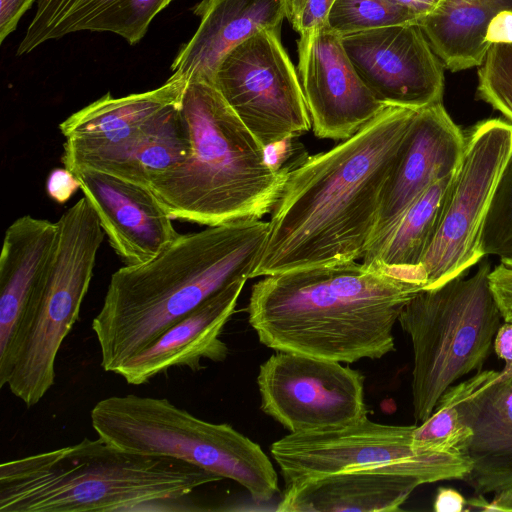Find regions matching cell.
<instances>
[{
    "label": "cell",
    "instance_id": "obj_1",
    "mask_svg": "<svg viewBox=\"0 0 512 512\" xmlns=\"http://www.w3.org/2000/svg\"><path fill=\"white\" fill-rule=\"evenodd\" d=\"M416 111L386 106L352 137L290 168L250 278L363 258Z\"/></svg>",
    "mask_w": 512,
    "mask_h": 512
},
{
    "label": "cell",
    "instance_id": "obj_2",
    "mask_svg": "<svg viewBox=\"0 0 512 512\" xmlns=\"http://www.w3.org/2000/svg\"><path fill=\"white\" fill-rule=\"evenodd\" d=\"M417 281L350 261L264 276L251 289L248 321L276 351L354 363L395 350L393 327Z\"/></svg>",
    "mask_w": 512,
    "mask_h": 512
},
{
    "label": "cell",
    "instance_id": "obj_3",
    "mask_svg": "<svg viewBox=\"0 0 512 512\" xmlns=\"http://www.w3.org/2000/svg\"><path fill=\"white\" fill-rule=\"evenodd\" d=\"M269 221L241 220L179 236L153 259L110 278L91 328L100 365L115 371L206 299L250 278L266 244Z\"/></svg>",
    "mask_w": 512,
    "mask_h": 512
},
{
    "label": "cell",
    "instance_id": "obj_4",
    "mask_svg": "<svg viewBox=\"0 0 512 512\" xmlns=\"http://www.w3.org/2000/svg\"><path fill=\"white\" fill-rule=\"evenodd\" d=\"M179 110L190 142L188 156L149 186L168 214L217 226L271 213L292 166L269 160L213 81L189 79Z\"/></svg>",
    "mask_w": 512,
    "mask_h": 512
},
{
    "label": "cell",
    "instance_id": "obj_5",
    "mask_svg": "<svg viewBox=\"0 0 512 512\" xmlns=\"http://www.w3.org/2000/svg\"><path fill=\"white\" fill-rule=\"evenodd\" d=\"M223 479L175 458L120 450L98 437L0 465L1 512L132 511L177 502Z\"/></svg>",
    "mask_w": 512,
    "mask_h": 512
},
{
    "label": "cell",
    "instance_id": "obj_6",
    "mask_svg": "<svg viewBox=\"0 0 512 512\" xmlns=\"http://www.w3.org/2000/svg\"><path fill=\"white\" fill-rule=\"evenodd\" d=\"M55 250L47 272L19 320L6 357L0 361L5 385L27 407L36 405L55 383L58 351L79 319L104 231L83 196L57 221Z\"/></svg>",
    "mask_w": 512,
    "mask_h": 512
},
{
    "label": "cell",
    "instance_id": "obj_7",
    "mask_svg": "<svg viewBox=\"0 0 512 512\" xmlns=\"http://www.w3.org/2000/svg\"><path fill=\"white\" fill-rule=\"evenodd\" d=\"M99 438L123 451L188 462L242 485L257 502L279 491L262 448L229 424L205 421L166 398L114 395L90 412Z\"/></svg>",
    "mask_w": 512,
    "mask_h": 512
},
{
    "label": "cell",
    "instance_id": "obj_8",
    "mask_svg": "<svg viewBox=\"0 0 512 512\" xmlns=\"http://www.w3.org/2000/svg\"><path fill=\"white\" fill-rule=\"evenodd\" d=\"M482 261L461 275L416 293L398 322L413 347L412 404L416 422L430 417L443 393L461 377L481 370L500 327L501 313Z\"/></svg>",
    "mask_w": 512,
    "mask_h": 512
},
{
    "label": "cell",
    "instance_id": "obj_9",
    "mask_svg": "<svg viewBox=\"0 0 512 512\" xmlns=\"http://www.w3.org/2000/svg\"><path fill=\"white\" fill-rule=\"evenodd\" d=\"M415 427L381 424L365 415L341 427L289 433L270 452L285 486L343 472L399 474L422 484L463 480L471 469L468 457L416 449Z\"/></svg>",
    "mask_w": 512,
    "mask_h": 512
},
{
    "label": "cell",
    "instance_id": "obj_10",
    "mask_svg": "<svg viewBox=\"0 0 512 512\" xmlns=\"http://www.w3.org/2000/svg\"><path fill=\"white\" fill-rule=\"evenodd\" d=\"M464 151L448 193L440 223L416 280L423 289L466 275L483 259V224L502 173L512 155V124L485 119L464 132Z\"/></svg>",
    "mask_w": 512,
    "mask_h": 512
},
{
    "label": "cell",
    "instance_id": "obj_11",
    "mask_svg": "<svg viewBox=\"0 0 512 512\" xmlns=\"http://www.w3.org/2000/svg\"><path fill=\"white\" fill-rule=\"evenodd\" d=\"M213 82L266 149L312 128L301 82L280 32L262 29L231 49Z\"/></svg>",
    "mask_w": 512,
    "mask_h": 512
},
{
    "label": "cell",
    "instance_id": "obj_12",
    "mask_svg": "<svg viewBox=\"0 0 512 512\" xmlns=\"http://www.w3.org/2000/svg\"><path fill=\"white\" fill-rule=\"evenodd\" d=\"M261 410L290 433L341 427L367 415L364 377L340 362L277 351L259 368Z\"/></svg>",
    "mask_w": 512,
    "mask_h": 512
},
{
    "label": "cell",
    "instance_id": "obj_13",
    "mask_svg": "<svg viewBox=\"0 0 512 512\" xmlns=\"http://www.w3.org/2000/svg\"><path fill=\"white\" fill-rule=\"evenodd\" d=\"M341 37L356 72L383 104L418 110L442 102L444 65L419 23Z\"/></svg>",
    "mask_w": 512,
    "mask_h": 512
},
{
    "label": "cell",
    "instance_id": "obj_14",
    "mask_svg": "<svg viewBox=\"0 0 512 512\" xmlns=\"http://www.w3.org/2000/svg\"><path fill=\"white\" fill-rule=\"evenodd\" d=\"M298 72L314 135L346 140L387 105L364 84L328 25L297 41Z\"/></svg>",
    "mask_w": 512,
    "mask_h": 512
},
{
    "label": "cell",
    "instance_id": "obj_15",
    "mask_svg": "<svg viewBox=\"0 0 512 512\" xmlns=\"http://www.w3.org/2000/svg\"><path fill=\"white\" fill-rule=\"evenodd\" d=\"M72 173L126 265L153 259L179 236L173 218L149 188L88 168Z\"/></svg>",
    "mask_w": 512,
    "mask_h": 512
},
{
    "label": "cell",
    "instance_id": "obj_16",
    "mask_svg": "<svg viewBox=\"0 0 512 512\" xmlns=\"http://www.w3.org/2000/svg\"><path fill=\"white\" fill-rule=\"evenodd\" d=\"M464 143V132L451 119L442 102L416 111L402 153L386 183L370 245L387 232L425 190L457 170Z\"/></svg>",
    "mask_w": 512,
    "mask_h": 512
},
{
    "label": "cell",
    "instance_id": "obj_17",
    "mask_svg": "<svg viewBox=\"0 0 512 512\" xmlns=\"http://www.w3.org/2000/svg\"><path fill=\"white\" fill-rule=\"evenodd\" d=\"M460 411L473 432L463 481L475 496L512 487V374L479 370L464 380Z\"/></svg>",
    "mask_w": 512,
    "mask_h": 512
},
{
    "label": "cell",
    "instance_id": "obj_18",
    "mask_svg": "<svg viewBox=\"0 0 512 512\" xmlns=\"http://www.w3.org/2000/svg\"><path fill=\"white\" fill-rule=\"evenodd\" d=\"M179 105L180 102L167 108L117 142L66 139L64 167L71 172L93 169L149 188L156 177L177 167L188 156L190 142Z\"/></svg>",
    "mask_w": 512,
    "mask_h": 512
},
{
    "label": "cell",
    "instance_id": "obj_19",
    "mask_svg": "<svg viewBox=\"0 0 512 512\" xmlns=\"http://www.w3.org/2000/svg\"><path fill=\"white\" fill-rule=\"evenodd\" d=\"M248 278L230 283L182 317L116 371L129 385L148 383L172 367L204 368L202 359L224 361L228 346L220 335L233 315Z\"/></svg>",
    "mask_w": 512,
    "mask_h": 512
},
{
    "label": "cell",
    "instance_id": "obj_20",
    "mask_svg": "<svg viewBox=\"0 0 512 512\" xmlns=\"http://www.w3.org/2000/svg\"><path fill=\"white\" fill-rule=\"evenodd\" d=\"M200 24L172 62L173 73L187 81L214 80L223 57L262 29L280 32L287 0H202L193 9Z\"/></svg>",
    "mask_w": 512,
    "mask_h": 512
},
{
    "label": "cell",
    "instance_id": "obj_21",
    "mask_svg": "<svg viewBox=\"0 0 512 512\" xmlns=\"http://www.w3.org/2000/svg\"><path fill=\"white\" fill-rule=\"evenodd\" d=\"M173 0H36V12L17 49L24 55L67 34L110 32L136 44Z\"/></svg>",
    "mask_w": 512,
    "mask_h": 512
},
{
    "label": "cell",
    "instance_id": "obj_22",
    "mask_svg": "<svg viewBox=\"0 0 512 512\" xmlns=\"http://www.w3.org/2000/svg\"><path fill=\"white\" fill-rule=\"evenodd\" d=\"M57 222L25 215L4 235L0 256V361L10 349L21 315L51 263Z\"/></svg>",
    "mask_w": 512,
    "mask_h": 512
},
{
    "label": "cell",
    "instance_id": "obj_23",
    "mask_svg": "<svg viewBox=\"0 0 512 512\" xmlns=\"http://www.w3.org/2000/svg\"><path fill=\"white\" fill-rule=\"evenodd\" d=\"M417 478L375 472H343L285 486L281 512H391L400 510Z\"/></svg>",
    "mask_w": 512,
    "mask_h": 512
},
{
    "label": "cell",
    "instance_id": "obj_24",
    "mask_svg": "<svg viewBox=\"0 0 512 512\" xmlns=\"http://www.w3.org/2000/svg\"><path fill=\"white\" fill-rule=\"evenodd\" d=\"M187 80L172 73L160 87L115 98L110 93L59 124L62 135L95 143L120 141L181 101Z\"/></svg>",
    "mask_w": 512,
    "mask_h": 512
},
{
    "label": "cell",
    "instance_id": "obj_25",
    "mask_svg": "<svg viewBox=\"0 0 512 512\" xmlns=\"http://www.w3.org/2000/svg\"><path fill=\"white\" fill-rule=\"evenodd\" d=\"M507 10L512 0H445L418 23L444 67L458 72L483 63L489 24Z\"/></svg>",
    "mask_w": 512,
    "mask_h": 512
},
{
    "label": "cell",
    "instance_id": "obj_26",
    "mask_svg": "<svg viewBox=\"0 0 512 512\" xmlns=\"http://www.w3.org/2000/svg\"><path fill=\"white\" fill-rule=\"evenodd\" d=\"M455 172L425 190L368 247L362 263L417 281L416 271L436 234Z\"/></svg>",
    "mask_w": 512,
    "mask_h": 512
},
{
    "label": "cell",
    "instance_id": "obj_27",
    "mask_svg": "<svg viewBox=\"0 0 512 512\" xmlns=\"http://www.w3.org/2000/svg\"><path fill=\"white\" fill-rule=\"evenodd\" d=\"M463 391L464 381L451 385L438 400L430 417L416 425L413 431L416 449L466 456L473 432L464 423L460 411Z\"/></svg>",
    "mask_w": 512,
    "mask_h": 512
},
{
    "label": "cell",
    "instance_id": "obj_28",
    "mask_svg": "<svg viewBox=\"0 0 512 512\" xmlns=\"http://www.w3.org/2000/svg\"><path fill=\"white\" fill-rule=\"evenodd\" d=\"M418 22L394 0H335L328 16V26L340 36Z\"/></svg>",
    "mask_w": 512,
    "mask_h": 512
},
{
    "label": "cell",
    "instance_id": "obj_29",
    "mask_svg": "<svg viewBox=\"0 0 512 512\" xmlns=\"http://www.w3.org/2000/svg\"><path fill=\"white\" fill-rule=\"evenodd\" d=\"M484 256L512 264V155L502 173L486 215L480 239Z\"/></svg>",
    "mask_w": 512,
    "mask_h": 512
},
{
    "label": "cell",
    "instance_id": "obj_30",
    "mask_svg": "<svg viewBox=\"0 0 512 512\" xmlns=\"http://www.w3.org/2000/svg\"><path fill=\"white\" fill-rule=\"evenodd\" d=\"M476 99L512 123V43L492 44L478 69Z\"/></svg>",
    "mask_w": 512,
    "mask_h": 512
},
{
    "label": "cell",
    "instance_id": "obj_31",
    "mask_svg": "<svg viewBox=\"0 0 512 512\" xmlns=\"http://www.w3.org/2000/svg\"><path fill=\"white\" fill-rule=\"evenodd\" d=\"M335 0H287V15L299 36L308 35L328 25V16Z\"/></svg>",
    "mask_w": 512,
    "mask_h": 512
},
{
    "label": "cell",
    "instance_id": "obj_32",
    "mask_svg": "<svg viewBox=\"0 0 512 512\" xmlns=\"http://www.w3.org/2000/svg\"><path fill=\"white\" fill-rule=\"evenodd\" d=\"M489 285L505 322H512V264L499 262L489 274Z\"/></svg>",
    "mask_w": 512,
    "mask_h": 512
},
{
    "label": "cell",
    "instance_id": "obj_33",
    "mask_svg": "<svg viewBox=\"0 0 512 512\" xmlns=\"http://www.w3.org/2000/svg\"><path fill=\"white\" fill-rule=\"evenodd\" d=\"M78 189L77 177L65 167L53 169L47 177L46 192L58 204L66 203Z\"/></svg>",
    "mask_w": 512,
    "mask_h": 512
},
{
    "label": "cell",
    "instance_id": "obj_34",
    "mask_svg": "<svg viewBox=\"0 0 512 512\" xmlns=\"http://www.w3.org/2000/svg\"><path fill=\"white\" fill-rule=\"evenodd\" d=\"M36 0H0V42L16 28L20 18Z\"/></svg>",
    "mask_w": 512,
    "mask_h": 512
},
{
    "label": "cell",
    "instance_id": "obj_35",
    "mask_svg": "<svg viewBox=\"0 0 512 512\" xmlns=\"http://www.w3.org/2000/svg\"><path fill=\"white\" fill-rule=\"evenodd\" d=\"M486 41L489 46L496 43H512V11H502L491 20Z\"/></svg>",
    "mask_w": 512,
    "mask_h": 512
},
{
    "label": "cell",
    "instance_id": "obj_36",
    "mask_svg": "<svg viewBox=\"0 0 512 512\" xmlns=\"http://www.w3.org/2000/svg\"><path fill=\"white\" fill-rule=\"evenodd\" d=\"M467 505L481 511L512 512V487L494 493L490 501L484 495H477L467 501Z\"/></svg>",
    "mask_w": 512,
    "mask_h": 512
},
{
    "label": "cell",
    "instance_id": "obj_37",
    "mask_svg": "<svg viewBox=\"0 0 512 512\" xmlns=\"http://www.w3.org/2000/svg\"><path fill=\"white\" fill-rule=\"evenodd\" d=\"M494 351L505 362L502 371L512 374V322L500 325L493 340Z\"/></svg>",
    "mask_w": 512,
    "mask_h": 512
},
{
    "label": "cell",
    "instance_id": "obj_38",
    "mask_svg": "<svg viewBox=\"0 0 512 512\" xmlns=\"http://www.w3.org/2000/svg\"><path fill=\"white\" fill-rule=\"evenodd\" d=\"M467 506L464 496L449 487H439L434 500L433 509L436 512H461Z\"/></svg>",
    "mask_w": 512,
    "mask_h": 512
},
{
    "label": "cell",
    "instance_id": "obj_39",
    "mask_svg": "<svg viewBox=\"0 0 512 512\" xmlns=\"http://www.w3.org/2000/svg\"><path fill=\"white\" fill-rule=\"evenodd\" d=\"M411 10L419 20L432 13L445 0H394Z\"/></svg>",
    "mask_w": 512,
    "mask_h": 512
}]
</instances>
